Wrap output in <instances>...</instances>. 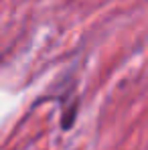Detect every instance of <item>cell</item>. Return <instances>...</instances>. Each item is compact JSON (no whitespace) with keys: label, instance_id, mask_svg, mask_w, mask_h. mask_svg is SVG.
Listing matches in <instances>:
<instances>
[]
</instances>
